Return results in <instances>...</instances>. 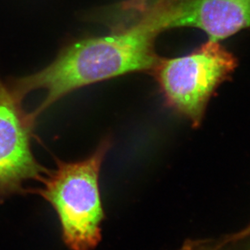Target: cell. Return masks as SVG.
Here are the masks:
<instances>
[{
	"instance_id": "obj_1",
	"label": "cell",
	"mask_w": 250,
	"mask_h": 250,
	"mask_svg": "<svg viewBox=\"0 0 250 250\" xmlns=\"http://www.w3.org/2000/svg\"><path fill=\"white\" fill-rule=\"evenodd\" d=\"M136 21L116 27L104 36L81 39L67 45L50 64L39 72L12 81L20 99L33 91L45 92L32 112L34 118L77 89L132 72H151L159 56L155 41L164 32L156 10L147 5Z\"/></svg>"
},
{
	"instance_id": "obj_2",
	"label": "cell",
	"mask_w": 250,
	"mask_h": 250,
	"mask_svg": "<svg viewBox=\"0 0 250 250\" xmlns=\"http://www.w3.org/2000/svg\"><path fill=\"white\" fill-rule=\"evenodd\" d=\"M110 138L103 140L85 159L56 161L47 171L42 186L32 191L52 206L61 222L62 241L71 250H92L102 239L101 224L105 219L99 188L102 165L109 149Z\"/></svg>"
},
{
	"instance_id": "obj_3",
	"label": "cell",
	"mask_w": 250,
	"mask_h": 250,
	"mask_svg": "<svg viewBox=\"0 0 250 250\" xmlns=\"http://www.w3.org/2000/svg\"><path fill=\"white\" fill-rule=\"evenodd\" d=\"M236 67L237 60L221 42L208 40L186 56L159 57L151 72L166 104L197 127L209 99Z\"/></svg>"
},
{
	"instance_id": "obj_4",
	"label": "cell",
	"mask_w": 250,
	"mask_h": 250,
	"mask_svg": "<svg viewBox=\"0 0 250 250\" xmlns=\"http://www.w3.org/2000/svg\"><path fill=\"white\" fill-rule=\"evenodd\" d=\"M22 100L0 79V203L26 194L29 181H41L47 170L31 148L36 119L22 107Z\"/></svg>"
},
{
	"instance_id": "obj_5",
	"label": "cell",
	"mask_w": 250,
	"mask_h": 250,
	"mask_svg": "<svg viewBox=\"0 0 250 250\" xmlns=\"http://www.w3.org/2000/svg\"><path fill=\"white\" fill-rule=\"evenodd\" d=\"M165 29L192 27L209 40H222L250 28V0H156Z\"/></svg>"
},
{
	"instance_id": "obj_6",
	"label": "cell",
	"mask_w": 250,
	"mask_h": 250,
	"mask_svg": "<svg viewBox=\"0 0 250 250\" xmlns=\"http://www.w3.org/2000/svg\"><path fill=\"white\" fill-rule=\"evenodd\" d=\"M149 2V0H127L121 3L120 10L124 15L131 18L143 12Z\"/></svg>"
},
{
	"instance_id": "obj_7",
	"label": "cell",
	"mask_w": 250,
	"mask_h": 250,
	"mask_svg": "<svg viewBox=\"0 0 250 250\" xmlns=\"http://www.w3.org/2000/svg\"><path fill=\"white\" fill-rule=\"evenodd\" d=\"M250 235V226L249 227V229H246L243 232H241L240 235H238V237H243V236H248Z\"/></svg>"
}]
</instances>
